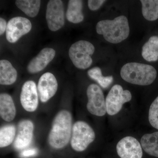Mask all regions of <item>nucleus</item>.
Listing matches in <instances>:
<instances>
[{
	"label": "nucleus",
	"mask_w": 158,
	"mask_h": 158,
	"mask_svg": "<svg viewBox=\"0 0 158 158\" xmlns=\"http://www.w3.org/2000/svg\"><path fill=\"white\" fill-rule=\"evenodd\" d=\"M72 117L70 112L62 110L57 113L48 135L49 144L56 149L67 145L71 138Z\"/></svg>",
	"instance_id": "obj_1"
},
{
	"label": "nucleus",
	"mask_w": 158,
	"mask_h": 158,
	"mask_svg": "<svg viewBox=\"0 0 158 158\" xmlns=\"http://www.w3.org/2000/svg\"><path fill=\"white\" fill-rule=\"evenodd\" d=\"M97 33L102 35L108 42L118 44L126 39L130 34V27L127 18L120 15L114 19L104 20L97 23Z\"/></svg>",
	"instance_id": "obj_2"
},
{
	"label": "nucleus",
	"mask_w": 158,
	"mask_h": 158,
	"mask_svg": "<svg viewBox=\"0 0 158 158\" xmlns=\"http://www.w3.org/2000/svg\"><path fill=\"white\" fill-rule=\"evenodd\" d=\"M120 75L123 80L131 84L146 86L154 81L157 77V71L151 65L130 62L123 66Z\"/></svg>",
	"instance_id": "obj_3"
},
{
	"label": "nucleus",
	"mask_w": 158,
	"mask_h": 158,
	"mask_svg": "<svg viewBox=\"0 0 158 158\" xmlns=\"http://www.w3.org/2000/svg\"><path fill=\"white\" fill-rule=\"evenodd\" d=\"M94 50V46L91 43L86 40H79L71 46L69 56L77 68L85 69L92 64L91 56Z\"/></svg>",
	"instance_id": "obj_4"
},
{
	"label": "nucleus",
	"mask_w": 158,
	"mask_h": 158,
	"mask_svg": "<svg viewBox=\"0 0 158 158\" xmlns=\"http://www.w3.org/2000/svg\"><path fill=\"white\" fill-rule=\"evenodd\" d=\"M95 138L94 131L84 121H77L72 128L70 144L73 149L79 152L84 151Z\"/></svg>",
	"instance_id": "obj_5"
},
{
	"label": "nucleus",
	"mask_w": 158,
	"mask_h": 158,
	"mask_svg": "<svg viewBox=\"0 0 158 158\" xmlns=\"http://www.w3.org/2000/svg\"><path fill=\"white\" fill-rule=\"evenodd\" d=\"M131 98L129 90H123L120 85H114L106 98L107 113L110 116L116 115L121 110L123 105L130 102Z\"/></svg>",
	"instance_id": "obj_6"
},
{
	"label": "nucleus",
	"mask_w": 158,
	"mask_h": 158,
	"mask_svg": "<svg viewBox=\"0 0 158 158\" xmlns=\"http://www.w3.org/2000/svg\"><path fill=\"white\" fill-rule=\"evenodd\" d=\"M88 112L98 116H104L107 112L106 100L101 88L95 84L88 86L87 90Z\"/></svg>",
	"instance_id": "obj_7"
},
{
	"label": "nucleus",
	"mask_w": 158,
	"mask_h": 158,
	"mask_svg": "<svg viewBox=\"0 0 158 158\" xmlns=\"http://www.w3.org/2000/svg\"><path fill=\"white\" fill-rule=\"evenodd\" d=\"M46 18L48 28L56 31L61 28L65 23L63 2L60 0H51L47 6Z\"/></svg>",
	"instance_id": "obj_8"
},
{
	"label": "nucleus",
	"mask_w": 158,
	"mask_h": 158,
	"mask_svg": "<svg viewBox=\"0 0 158 158\" xmlns=\"http://www.w3.org/2000/svg\"><path fill=\"white\" fill-rule=\"evenodd\" d=\"M31 29L32 24L28 19L19 16L13 18L7 23L6 39L9 42L14 43L28 34Z\"/></svg>",
	"instance_id": "obj_9"
},
{
	"label": "nucleus",
	"mask_w": 158,
	"mask_h": 158,
	"mask_svg": "<svg viewBox=\"0 0 158 158\" xmlns=\"http://www.w3.org/2000/svg\"><path fill=\"white\" fill-rule=\"evenodd\" d=\"M116 151L121 158H142V147L139 141L134 137L127 136L118 141Z\"/></svg>",
	"instance_id": "obj_10"
},
{
	"label": "nucleus",
	"mask_w": 158,
	"mask_h": 158,
	"mask_svg": "<svg viewBox=\"0 0 158 158\" xmlns=\"http://www.w3.org/2000/svg\"><path fill=\"white\" fill-rule=\"evenodd\" d=\"M20 100L23 108L28 112H34L38 106L37 86L32 81H26L22 88Z\"/></svg>",
	"instance_id": "obj_11"
},
{
	"label": "nucleus",
	"mask_w": 158,
	"mask_h": 158,
	"mask_svg": "<svg viewBox=\"0 0 158 158\" xmlns=\"http://www.w3.org/2000/svg\"><path fill=\"white\" fill-rule=\"evenodd\" d=\"M58 82L56 77L51 73L43 74L40 78L37 90L42 102L48 101L55 95L58 89Z\"/></svg>",
	"instance_id": "obj_12"
},
{
	"label": "nucleus",
	"mask_w": 158,
	"mask_h": 158,
	"mask_svg": "<svg viewBox=\"0 0 158 158\" xmlns=\"http://www.w3.org/2000/svg\"><path fill=\"white\" fill-rule=\"evenodd\" d=\"M34 131V124L31 120L24 119L20 122L14 140V147L16 149L20 150L28 147L33 139Z\"/></svg>",
	"instance_id": "obj_13"
},
{
	"label": "nucleus",
	"mask_w": 158,
	"mask_h": 158,
	"mask_svg": "<svg viewBox=\"0 0 158 158\" xmlns=\"http://www.w3.org/2000/svg\"><path fill=\"white\" fill-rule=\"evenodd\" d=\"M55 56L56 51L53 49L50 48L43 49L29 62L27 67L28 71L31 73H36L41 71L53 59Z\"/></svg>",
	"instance_id": "obj_14"
},
{
	"label": "nucleus",
	"mask_w": 158,
	"mask_h": 158,
	"mask_svg": "<svg viewBox=\"0 0 158 158\" xmlns=\"http://www.w3.org/2000/svg\"><path fill=\"white\" fill-rule=\"evenodd\" d=\"M16 110L12 98L7 93L0 94V115L3 120L11 122L14 119Z\"/></svg>",
	"instance_id": "obj_15"
},
{
	"label": "nucleus",
	"mask_w": 158,
	"mask_h": 158,
	"mask_svg": "<svg viewBox=\"0 0 158 158\" xmlns=\"http://www.w3.org/2000/svg\"><path fill=\"white\" fill-rule=\"evenodd\" d=\"M17 77V72L11 62L7 60L0 61V84L9 85L14 84Z\"/></svg>",
	"instance_id": "obj_16"
},
{
	"label": "nucleus",
	"mask_w": 158,
	"mask_h": 158,
	"mask_svg": "<svg viewBox=\"0 0 158 158\" xmlns=\"http://www.w3.org/2000/svg\"><path fill=\"white\" fill-rule=\"evenodd\" d=\"M83 1L81 0H70L69 1L66 16L69 21L73 23H79L84 19L82 12Z\"/></svg>",
	"instance_id": "obj_17"
},
{
	"label": "nucleus",
	"mask_w": 158,
	"mask_h": 158,
	"mask_svg": "<svg viewBox=\"0 0 158 158\" xmlns=\"http://www.w3.org/2000/svg\"><path fill=\"white\" fill-rule=\"evenodd\" d=\"M141 144L147 153L158 158V132L144 135L141 138Z\"/></svg>",
	"instance_id": "obj_18"
},
{
	"label": "nucleus",
	"mask_w": 158,
	"mask_h": 158,
	"mask_svg": "<svg viewBox=\"0 0 158 158\" xmlns=\"http://www.w3.org/2000/svg\"><path fill=\"white\" fill-rule=\"evenodd\" d=\"M142 56L148 62H155L158 59V37L152 36L142 47Z\"/></svg>",
	"instance_id": "obj_19"
},
{
	"label": "nucleus",
	"mask_w": 158,
	"mask_h": 158,
	"mask_svg": "<svg viewBox=\"0 0 158 158\" xmlns=\"http://www.w3.org/2000/svg\"><path fill=\"white\" fill-rule=\"evenodd\" d=\"M16 6L27 16L34 17L37 16L40 8L41 1L39 0H17Z\"/></svg>",
	"instance_id": "obj_20"
},
{
	"label": "nucleus",
	"mask_w": 158,
	"mask_h": 158,
	"mask_svg": "<svg viewBox=\"0 0 158 158\" xmlns=\"http://www.w3.org/2000/svg\"><path fill=\"white\" fill-rule=\"evenodd\" d=\"M142 13L144 18L153 21L158 19V0H141Z\"/></svg>",
	"instance_id": "obj_21"
},
{
	"label": "nucleus",
	"mask_w": 158,
	"mask_h": 158,
	"mask_svg": "<svg viewBox=\"0 0 158 158\" xmlns=\"http://www.w3.org/2000/svg\"><path fill=\"white\" fill-rule=\"evenodd\" d=\"M16 130L14 126L8 125L1 127L0 129V147H7L15 140Z\"/></svg>",
	"instance_id": "obj_22"
},
{
	"label": "nucleus",
	"mask_w": 158,
	"mask_h": 158,
	"mask_svg": "<svg viewBox=\"0 0 158 158\" xmlns=\"http://www.w3.org/2000/svg\"><path fill=\"white\" fill-rule=\"evenodd\" d=\"M88 74L90 78L96 81L102 88H107L113 82V76L104 77L102 75L101 69L98 67L91 69L88 71Z\"/></svg>",
	"instance_id": "obj_23"
},
{
	"label": "nucleus",
	"mask_w": 158,
	"mask_h": 158,
	"mask_svg": "<svg viewBox=\"0 0 158 158\" xmlns=\"http://www.w3.org/2000/svg\"><path fill=\"white\" fill-rule=\"evenodd\" d=\"M148 120L152 126L158 130V96L150 107Z\"/></svg>",
	"instance_id": "obj_24"
},
{
	"label": "nucleus",
	"mask_w": 158,
	"mask_h": 158,
	"mask_svg": "<svg viewBox=\"0 0 158 158\" xmlns=\"http://www.w3.org/2000/svg\"><path fill=\"white\" fill-rule=\"evenodd\" d=\"M105 2L106 1L104 0H89L88 7L91 11H96L100 8Z\"/></svg>",
	"instance_id": "obj_25"
},
{
	"label": "nucleus",
	"mask_w": 158,
	"mask_h": 158,
	"mask_svg": "<svg viewBox=\"0 0 158 158\" xmlns=\"http://www.w3.org/2000/svg\"><path fill=\"white\" fill-rule=\"evenodd\" d=\"M37 149L36 148H31L23 151L20 154V156L23 158H28L34 156L37 153Z\"/></svg>",
	"instance_id": "obj_26"
},
{
	"label": "nucleus",
	"mask_w": 158,
	"mask_h": 158,
	"mask_svg": "<svg viewBox=\"0 0 158 158\" xmlns=\"http://www.w3.org/2000/svg\"><path fill=\"white\" fill-rule=\"evenodd\" d=\"M7 24L6 21L2 18H0V34H2L5 33L7 28Z\"/></svg>",
	"instance_id": "obj_27"
}]
</instances>
